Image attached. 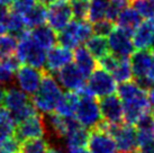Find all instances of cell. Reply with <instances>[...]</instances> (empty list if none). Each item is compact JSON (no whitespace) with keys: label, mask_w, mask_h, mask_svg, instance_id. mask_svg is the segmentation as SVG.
<instances>
[{"label":"cell","mask_w":154,"mask_h":153,"mask_svg":"<svg viewBox=\"0 0 154 153\" xmlns=\"http://www.w3.org/2000/svg\"><path fill=\"white\" fill-rule=\"evenodd\" d=\"M118 97L123 102L125 124L134 126L143 115L150 111V100L144 89H142L136 82H123L116 89Z\"/></svg>","instance_id":"1"},{"label":"cell","mask_w":154,"mask_h":153,"mask_svg":"<svg viewBox=\"0 0 154 153\" xmlns=\"http://www.w3.org/2000/svg\"><path fill=\"white\" fill-rule=\"evenodd\" d=\"M61 96L62 90L59 82L52 73L44 72L38 89L33 95L32 102L37 111L43 114H51L55 111Z\"/></svg>","instance_id":"2"},{"label":"cell","mask_w":154,"mask_h":153,"mask_svg":"<svg viewBox=\"0 0 154 153\" xmlns=\"http://www.w3.org/2000/svg\"><path fill=\"white\" fill-rule=\"evenodd\" d=\"M79 94V102L74 113V118L82 127L87 130H92L97 127L101 122V113L99 108V102L96 100L94 96L88 89L87 85L77 91Z\"/></svg>","instance_id":"3"},{"label":"cell","mask_w":154,"mask_h":153,"mask_svg":"<svg viewBox=\"0 0 154 153\" xmlns=\"http://www.w3.org/2000/svg\"><path fill=\"white\" fill-rule=\"evenodd\" d=\"M2 105L11 115L15 124L20 123L22 120L37 113L32 100L28 98V95L15 86L7 88Z\"/></svg>","instance_id":"4"},{"label":"cell","mask_w":154,"mask_h":153,"mask_svg":"<svg viewBox=\"0 0 154 153\" xmlns=\"http://www.w3.org/2000/svg\"><path fill=\"white\" fill-rule=\"evenodd\" d=\"M16 58L20 63H25L36 69H42L44 68L46 61V50L37 45L32 39L29 32L26 30L18 37Z\"/></svg>","instance_id":"5"},{"label":"cell","mask_w":154,"mask_h":153,"mask_svg":"<svg viewBox=\"0 0 154 153\" xmlns=\"http://www.w3.org/2000/svg\"><path fill=\"white\" fill-rule=\"evenodd\" d=\"M92 34V26L89 21L74 19L69 21L68 25L59 32L56 37L61 46L72 50L86 42Z\"/></svg>","instance_id":"6"},{"label":"cell","mask_w":154,"mask_h":153,"mask_svg":"<svg viewBox=\"0 0 154 153\" xmlns=\"http://www.w3.org/2000/svg\"><path fill=\"white\" fill-rule=\"evenodd\" d=\"M14 135L19 143L26 140L43 137L44 135H46L45 118L37 113L32 115L28 118L24 119L17 124V126L15 127Z\"/></svg>","instance_id":"7"},{"label":"cell","mask_w":154,"mask_h":153,"mask_svg":"<svg viewBox=\"0 0 154 153\" xmlns=\"http://www.w3.org/2000/svg\"><path fill=\"white\" fill-rule=\"evenodd\" d=\"M87 87L94 96L100 98L115 94L117 89L115 79L103 68H96L90 73Z\"/></svg>","instance_id":"8"},{"label":"cell","mask_w":154,"mask_h":153,"mask_svg":"<svg viewBox=\"0 0 154 153\" xmlns=\"http://www.w3.org/2000/svg\"><path fill=\"white\" fill-rule=\"evenodd\" d=\"M46 10V21L48 23V26L55 32H60L63 27L68 25L69 21L73 17L69 1L64 0L53 1L48 5Z\"/></svg>","instance_id":"9"},{"label":"cell","mask_w":154,"mask_h":153,"mask_svg":"<svg viewBox=\"0 0 154 153\" xmlns=\"http://www.w3.org/2000/svg\"><path fill=\"white\" fill-rule=\"evenodd\" d=\"M107 41L109 52L117 58H129L134 53L132 35L119 27L111 30Z\"/></svg>","instance_id":"10"},{"label":"cell","mask_w":154,"mask_h":153,"mask_svg":"<svg viewBox=\"0 0 154 153\" xmlns=\"http://www.w3.org/2000/svg\"><path fill=\"white\" fill-rule=\"evenodd\" d=\"M15 73H16L15 78H16V83L18 88L24 91L26 95L33 96L41 85L43 72L39 69L33 68L26 64V65L19 67Z\"/></svg>","instance_id":"11"},{"label":"cell","mask_w":154,"mask_h":153,"mask_svg":"<svg viewBox=\"0 0 154 153\" xmlns=\"http://www.w3.org/2000/svg\"><path fill=\"white\" fill-rule=\"evenodd\" d=\"M56 81L68 91H79L86 86V76L73 63H69L56 72Z\"/></svg>","instance_id":"12"},{"label":"cell","mask_w":154,"mask_h":153,"mask_svg":"<svg viewBox=\"0 0 154 153\" xmlns=\"http://www.w3.org/2000/svg\"><path fill=\"white\" fill-rule=\"evenodd\" d=\"M88 151L90 153H117L114 139L100 128H92L88 136Z\"/></svg>","instance_id":"13"},{"label":"cell","mask_w":154,"mask_h":153,"mask_svg":"<svg viewBox=\"0 0 154 153\" xmlns=\"http://www.w3.org/2000/svg\"><path fill=\"white\" fill-rule=\"evenodd\" d=\"M98 102L101 117L105 119V122L110 124L123 122L124 108H123V102L118 96H115L114 94L109 95V96L103 97Z\"/></svg>","instance_id":"14"},{"label":"cell","mask_w":154,"mask_h":153,"mask_svg":"<svg viewBox=\"0 0 154 153\" xmlns=\"http://www.w3.org/2000/svg\"><path fill=\"white\" fill-rule=\"evenodd\" d=\"M73 60V53L70 48L63 46H53L48 50L45 61V69L47 72L56 73L60 69L71 63Z\"/></svg>","instance_id":"15"},{"label":"cell","mask_w":154,"mask_h":153,"mask_svg":"<svg viewBox=\"0 0 154 153\" xmlns=\"http://www.w3.org/2000/svg\"><path fill=\"white\" fill-rule=\"evenodd\" d=\"M132 41L137 50H147L154 41V18H146L141 21L136 30L133 32Z\"/></svg>","instance_id":"16"},{"label":"cell","mask_w":154,"mask_h":153,"mask_svg":"<svg viewBox=\"0 0 154 153\" xmlns=\"http://www.w3.org/2000/svg\"><path fill=\"white\" fill-rule=\"evenodd\" d=\"M154 62V54L147 50H138L136 53H133L131 58V69L135 79L144 78L150 72Z\"/></svg>","instance_id":"17"},{"label":"cell","mask_w":154,"mask_h":153,"mask_svg":"<svg viewBox=\"0 0 154 153\" xmlns=\"http://www.w3.org/2000/svg\"><path fill=\"white\" fill-rule=\"evenodd\" d=\"M29 35L32 39L44 50H50L51 47L55 46L57 42L55 30H52L50 26L41 25L34 27L32 32H29Z\"/></svg>","instance_id":"18"},{"label":"cell","mask_w":154,"mask_h":153,"mask_svg":"<svg viewBox=\"0 0 154 153\" xmlns=\"http://www.w3.org/2000/svg\"><path fill=\"white\" fill-rule=\"evenodd\" d=\"M73 59L75 61L74 64L83 73V76H86V78L89 76L90 73L97 68L96 59L91 55V53L85 46L75 47V51L73 53Z\"/></svg>","instance_id":"19"},{"label":"cell","mask_w":154,"mask_h":153,"mask_svg":"<svg viewBox=\"0 0 154 153\" xmlns=\"http://www.w3.org/2000/svg\"><path fill=\"white\" fill-rule=\"evenodd\" d=\"M115 20L119 28L126 30L132 35L133 32L136 30V27L142 21V16L134 8L126 7L120 11Z\"/></svg>","instance_id":"20"},{"label":"cell","mask_w":154,"mask_h":153,"mask_svg":"<svg viewBox=\"0 0 154 153\" xmlns=\"http://www.w3.org/2000/svg\"><path fill=\"white\" fill-rule=\"evenodd\" d=\"M79 98L77 91H66L65 94H62L54 111L63 117H74Z\"/></svg>","instance_id":"21"},{"label":"cell","mask_w":154,"mask_h":153,"mask_svg":"<svg viewBox=\"0 0 154 153\" xmlns=\"http://www.w3.org/2000/svg\"><path fill=\"white\" fill-rule=\"evenodd\" d=\"M46 7H45V5L41 4V2L35 4L25 14H23L26 26L29 27V28H34L37 26L44 25L46 23Z\"/></svg>","instance_id":"22"},{"label":"cell","mask_w":154,"mask_h":153,"mask_svg":"<svg viewBox=\"0 0 154 153\" xmlns=\"http://www.w3.org/2000/svg\"><path fill=\"white\" fill-rule=\"evenodd\" d=\"M86 48L91 53L94 59H101L109 53L108 41L103 36L94 35L86 41Z\"/></svg>","instance_id":"23"},{"label":"cell","mask_w":154,"mask_h":153,"mask_svg":"<svg viewBox=\"0 0 154 153\" xmlns=\"http://www.w3.org/2000/svg\"><path fill=\"white\" fill-rule=\"evenodd\" d=\"M5 26H6L7 32H9L11 35H14L16 38H18L27 30V26L25 24L23 15L15 11V10L9 11L8 17L5 21Z\"/></svg>","instance_id":"24"},{"label":"cell","mask_w":154,"mask_h":153,"mask_svg":"<svg viewBox=\"0 0 154 153\" xmlns=\"http://www.w3.org/2000/svg\"><path fill=\"white\" fill-rule=\"evenodd\" d=\"M88 136H89V132L87 131V128L82 127L81 125L78 123L65 135L64 139L65 143H66V148L86 146L87 142H88Z\"/></svg>","instance_id":"25"},{"label":"cell","mask_w":154,"mask_h":153,"mask_svg":"<svg viewBox=\"0 0 154 153\" xmlns=\"http://www.w3.org/2000/svg\"><path fill=\"white\" fill-rule=\"evenodd\" d=\"M110 74L118 83L131 81V79L133 78V73L128 58H118V61Z\"/></svg>","instance_id":"26"},{"label":"cell","mask_w":154,"mask_h":153,"mask_svg":"<svg viewBox=\"0 0 154 153\" xmlns=\"http://www.w3.org/2000/svg\"><path fill=\"white\" fill-rule=\"evenodd\" d=\"M109 0H91L89 4L88 9V15L87 18L89 19L90 23H96L98 20L106 18Z\"/></svg>","instance_id":"27"},{"label":"cell","mask_w":154,"mask_h":153,"mask_svg":"<svg viewBox=\"0 0 154 153\" xmlns=\"http://www.w3.org/2000/svg\"><path fill=\"white\" fill-rule=\"evenodd\" d=\"M48 146V142L44 140L43 137L26 140L20 143L18 153H46Z\"/></svg>","instance_id":"28"},{"label":"cell","mask_w":154,"mask_h":153,"mask_svg":"<svg viewBox=\"0 0 154 153\" xmlns=\"http://www.w3.org/2000/svg\"><path fill=\"white\" fill-rule=\"evenodd\" d=\"M17 38L14 35H1L0 36V60L14 55L17 47Z\"/></svg>","instance_id":"29"},{"label":"cell","mask_w":154,"mask_h":153,"mask_svg":"<svg viewBox=\"0 0 154 153\" xmlns=\"http://www.w3.org/2000/svg\"><path fill=\"white\" fill-rule=\"evenodd\" d=\"M16 124L14 122L11 115L5 109L1 117H0V141L8 139L14 135L15 132V126Z\"/></svg>","instance_id":"30"},{"label":"cell","mask_w":154,"mask_h":153,"mask_svg":"<svg viewBox=\"0 0 154 153\" xmlns=\"http://www.w3.org/2000/svg\"><path fill=\"white\" fill-rule=\"evenodd\" d=\"M70 7L73 18L77 20H85L88 15L89 2L88 0H70Z\"/></svg>","instance_id":"31"},{"label":"cell","mask_w":154,"mask_h":153,"mask_svg":"<svg viewBox=\"0 0 154 153\" xmlns=\"http://www.w3.org/2000/svg\"><path fill=\"white\" fill-rule=\"evenodd\" d=\"M129 2L131 0H109L107 13H106V19L114 21L123 9L128 7Z\"/></svg>","instance_id":"32"},{"label":"cell","mask_w":154,"mask_h":153,"mask_svg":"<svg viewBox=\"0 0 154 153\" xmlns=\"http://www.w3.org/2000/svg\"><path fill=\"white\" fill-rule=\"evenodd\" d=\"M114 30V24L111 20L108 19H101L94 23L92 26V33H94V35H98V36H103L106 37L111 33V30Z\"/></svg>","instance_id":"33"},{"label":"cell","mask_w":154,"mask_h":153,"mask_svg":"<svg viewBox=\"0 0 154 153\" xmlns=\"http://www.w3.org/2000/svg\"><path fill=\"white\" fill-rule=\"evenodd\" d=\"M133 8L144 18H154L153 10L147 0H132Z\"/></svg>","instance_id":"34"},{"label":"cell","mask_w":154,"mask_h":153,"mask_svg":"<svg viewBox=\"0 0 154 153\" xmlns=\"http://www.w3.org/2000/svg\"><path fill=\"white\" fill-rule=\"evenodd\" d=\"M19 145L15 137H8L0 141V153H18L19 152Z\"/></svg>","instance_id":"35"},{"label":"cell","mask_w":154,"mask_h":153,"mask_svg":"<svg viewBox=\"0 0 154 153\" xmlns=\"http://www.w3.org/2000/svg\"><path fill=\"white\" fill-rule=\"evenodd\" d=\"M35 4H36V0H14L13 10L23 15L29 8H32Z\"/></svg>","instance_id":"36"},{"label":"cell","mask_w":154,"mask_h":153,"mask_svg":"<svg viewBox=\"0 0 154 153\" xmlns=\"http://www.w3.org/2000/svg\"><path fill=\"white\" fill-rule=\"evenodd\" d=\"M14 74L15 72H13L10 69H8L2 61H0V85H5L8 83L13 80Z\"/></svg>","instance_id":"37"},{"label":"cell","mask_w":154,"mask_h":153,"mask_svg":"<svg viewBox=\"0 0 154 153\" xmlns=\"http://www.w3.org/2000/svg\"><path fill=\"white\" fill-rule=\"evenodd\" d=\"M9 15V9L6 6L0 5V24H5V21L7 19Z\"/></svg>","instance_id":"38"},{"label":"cell","mask_w":154,"mask_h":153,"mask_svg":"<svg viewBox=\"0 0 154 153\" xmlns=\"http://www.w3.org/2000/svg\"><path fill=\"white\" fill-rule=\"evenodd\" d=\"M66 153H89V151L86 149V146H72V148H66Z\"/></svg>","instance_id":"39"},{"label":"cell","mask_w":154,"mask_h":153,"mask_svg":"<svg viewBox=\"0 0 154 153\" xmlns=\"http://www.w3.org/2000/svg\"><path fill=\"white\" fill-rule=\"evenodd\" d=\"M6 90L7 88L5 87V85H0V106L4 104V99L6 96Z\"/></svg>","instance_id":"40"},{"label":"cell","mask_w":154,"mask_h":153,"mask_svg":"<svg viewBox=\"0 0 154 153\" xmlns=\"http://www.w3.org/2000/svg\"><path fill=\"white\" fill-rule=\"evenodd\" d=\"M46 153H64V152L62 150L55 148V146H48V149L46 150Z\"/></svg>","instance_id":"41"},{"label":"cell","mask_w":154,"mask_h":153,"mask_svg":"<svg viewBox=\"0 0 154 153\" xmlns=\"http://www.w3.org/2000/svg\"><path fill=\"white\" fill-rule=\"evenodd\" d=\"M149 100H150L151 106L154 107V86L150 89V95H149Z\"/></svg>","instance_id":"42"},{"label":"cell","mask_w":154,"mask_h":153,"mask_svg":"<svg viewBox=\"0 0 154 153\" xmlns=\"http://www.w3.org/2000/svg\"><path fill=\"white\" fill-rule=\"evenodd\" d=\"M13 1L14 0H0V5L8 7V6H10V5H13Z\"/></svg>","instance_id":"43"},{"label":"cell","mask_w":154,"mask_h":153,"mask_svg":"<svg viewBox=\"0 0 154 153\" xmlns=\"http://www.w3.org/2000/svg\"><path fill=\"white\" fill-rule=\"evenodd\" d=\"M53 1H55V0H38V2H41V4H43V5H50L51 2H53Z\"/></svg>","instance_id":"44"},{"label":"cell","mask_w":154,"mask_h":153,"mask_svg":"<svg viewBox=\"0 0 154 153\" xmlns=\"http://www.w3.org/2000/svg\"><path fill=\"white\" fill-rule=\"evenodd\" d=\"M149 1V4H150L151 8H152V10H153V14H154V0H147Z\"/></svg>","instance_id":"45"},{"label":"cell","mask_w":154,"mask_h":153,"mask_svg":"<svg viewBox=\"0 0 154 153\" xmlns=\"http://www.w3.org/2000/svg\"><path fill=\"white\" fill-rule=\"evenodd\" d=\"M4 111H5V109H2V108L0 107V117H1V115H2V113H4Z\"/></svg>","instance_id":"46"},{"label":"cell","mask_w":154,"mask_h":153,"mask_svg":"<svg viewBox=\"0 0 154 153\" xmlns=\"http://www.w3.org/2000/svg\"><path fill=\"white\" fill-rule=\"evenodd\" d=\"M153 134H154V111H153Z\"/></svg>","instance_id":"47"},{"label":"cell","mask_w":154,"mask_h":153,"mask_svg":"<svg viewBox=\"0 0 154 153\" xmlns=\"http://www.w3.org/2000/svg\"><path fill=\"white\" fill-rule=\"evenodd\" d=\"M134 153H145V152H142V151H140V152H134Z\"/></svg>","instance_id":"48"},{"label":"cell","mask_w":154,"mask_h":153,"mask_svg":"<svg viewBox=\"0 0 154 153\" xmlns=\"http://www.w3.org/2000/svg\"><path fill=\"white\" fill-rule=\"evenodd\" d=\"M152 46H153V50H154V41H153V44H152Z\"/></svg>","instance_id":"49"},{"label":"cell","mask_w":154,"mask_h":153,"mask_svg":"<svg viewBox=\"0 0 154 153\" xmlns=\"http://www.w3.org/2000/svg\"><path fill=\"white\" fill-rule=\"evenodd\" d=\"M64 1H69V0H64Z\"/></svg>","instance_id":"50"},{"label":"cell","mask_w":154,"mask_h":153,"mask_svg":"<svg viewBox=\"0 0 154 153\" xmlns=\"http://www.w3.org/2000/svg\"><path fill=\"white\" fill-rule=\"evenodd\" d=\"M131 1H132V0H131Z\"/></svg>","instance_id":"51"}]
</instances>
